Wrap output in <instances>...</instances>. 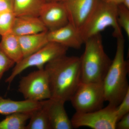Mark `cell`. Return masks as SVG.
I'll list each match as a JSON object with an SVG mask.
<instances>
[{
    "mask_svg": "<svg viewBox=\"0 0 129 129\" xmlns=\"http://www.w3.org/2000/svg\"><path fill=\"white\" fill-rule=\"evenodd\" d=\"M51 98L64 102L70 101L81 83L80 58L66 55L47 63Z\"/></svg>",
    "mask_w": 129,
    "mask_h": 129,
    "instance_id": "1",
    "label": "cell"
},
{
    "mask_svg": "<svg viewBox=\"0 0 129 129\" xmlns=\"http://www.w3.org/2000/svg\"><path fill=\"white\" fill-rule=\"evenodd\" d=\"M115 56L103 81L105 101L117 107L129 90V64L125 59L123 37L117 38Z\"/></svg>",
    "mask_w": 129,
    "mask_h": 129,
    "instance_id": "2",
    "label": "cell"
},
{
    "mask_svg": "<svg viewBox=\"0 0 129 129\" xmlns=\"http://www.w3.org/2000/svg\"><path fill=\"white\" fill-rule=\"evenodd\" d=\"M85 48L80 57L81 82H101L104 80L112 62L104 50L101 34L86 40Z\"/></svg>",
    "mask_w": 129,
    "mask_h": 129,
    "instance_id": "3",
    "label": "cell"
},
{
    "mask_svg": "<svg viewBox=\"0 0 129 129\" xmlns=\"http://www.w3.org/2000/svg\"><path fill=\"white\" fill-rule=\"evenodd\" d=\"M117 6L104 0H98L91 14L80 30L84 42L89 38L100 34L109 27L113 29L114 37H123L122 29L117 19Z\"/></svg>",
    "mask_w": 129,
    "mask_h": 129,
    "instance_id": "4",
    "label": "cell"
},
{
    "mask_svg": "<svg viewBox=\"0 0 129 129\" xmlns=\"http://www.w3.org/2000/svg\"><path fill=\"white\" fill-rule=\"evenodd\" d=\"M76 112H89L103 107L105 101L103 81L81 82L70 100Z\"/></svg>",
    "mask_w": 129,
    "mask_h": 129,
    "instance_id": "5",
    "label": "cell"
},
{
    "mask_svg": "<svg viewBox=\"0 0 129 129\" xmlns=\"http://www.w3.org/2000/svg\"><path fill=\"white\" fill-rule=\"evenodd\" d=\"M68 49L66 47L57 43L48 42L39 50L16 63L6 82L10 84L16 76L28 68L36 67L38 69L44 68L45 65L51 61L66 55Z\"/></svg>",
    "mask_w": 129,
    "mask_h": 129,
    "instance_id": "6",
    "label": "cell"
},
{
    "mask_svg": "<svg viewBox=\"0 0 129 129\" xmlns=\"http://www.w3.org/2000/svg\"><path fill=\"white\" fill-rule=\"evenodd\" d=\"M116 107L108 104L104 108L89 112H76L71 119L74 128L115 129L117 122Z\"/></svg>",
    "mask_w": 129,
    "mask_h": 129,
    "instance_id": "7",
    "label": "cell"
},
{
    "mask_svg": "<svg viewBox=\"0 0 129 129\" xmlns=\"http://www.w3.org/2000/svg\"><path fill=\"white\" fill-rule=\"evenodd\" d=\"M18 91L25 100L39 102L51 98L48 75L45 68L38 69L22 77Z\"/></svg>",
    "mask_w": 129,
    "mask_h": 129,
    "instance_id": "8",
    "label": "cell"
},
{
    "mask_svg": "<svg viewBox=\"0 0 129 129\" xmlns=\"http://www.w3.org/2000/svg\"><path fill=\"white\" fill-rule=\"evenodd\" d=\"M39 17L48 31L60 28L69 23L63 2H46L42 8Z\"/></svg>",
    "mask_w": 129,
    "mask_h": 129,
    "instance_id": "9",
    "label": "cell"
},
{
    "mask_svg": "<svg viewBox=\"0 0 129 129\" xmlns=\"http://www.w3.org/2000/svg\"><path fill=\"white\" fill-rule=\"evenodd\" d=\"M98 0H68L64 3L69 23L80 30L94 9Z\"/></svg>",
    "mask_w": 129,
    "mask_h": 129,
    "instance_id": "10",
    "label": "cell"
},
{
    "mask_svg": "<svg viewBox=\"0 0 129 129\" xmlns=\"http://www.w3.org/2000/svg\"><path fill=\"white\" fill-rule=\"evenodd\" d=\"M49 42H55L68 48L79 49L84 43L80 30L69 23L53 31H47Z\"/></svg>",
    "mask_w": 129,
    "mask_h": 129,
    "instance_id": "11",
    "label": "cell"
},
{
    "mask_svg": "<svg viewBox=\"0 0 129 129\" xmlns=\"http://www.w3.org/2000/svg\"><path fill=\"white\" fill-rule=\"evenodd\" d=\"M64 103L63 101L52 98L44 100L51 129L73 128L64 108Z\"/></svg>",
    "mask_w": 129,
    "mask_h": 129,
    "instance_id": "12",
    "label": "cell"
},
{
    "mask_svg": "<svg viewBox=\"0 0 129 129\" xmlns=\"http://www.w3.org/2000/svg\"><path fill=\"white\" fill-rule=\"evenodd\" d=\"M48 31L39 17H16L12 28V32L18 36L33 34Z\"/></svg>",
    "mask_w": 129,
    "mask_h": 129,
    "instance_id": "13",
    "label": "cell"
},
{
    "mask_svg": "<svg viewBox=\"0 0 129 129\" xmlns=\"http://www.w3.org/2000/svg\"><path fill=\"white\" fill-rule=\"evenodd\" d=\"M43 101L34 102L25 100L14 101L0 96V114L8 115L14 113L31 112L42 105Z\"/></svg>",
    "mask_w": 129,
    "mask_h": 129,
    "instance_id": "14",
    "label": "cell"
},
{
    "mask_svg": "<svg viewBox=\"0 0 129 129\" xmlns=\"http://www.w3.org/2000/svg\"><path fill=\"white\" fill-rule=\"evenodd\" d=\"M47 31L18 36L24 58L35 53L49 42Z\"/></svg>",
    "mask_w": 129,
    "mask_h": 129,
    "instance_id": "15",
    "label": "cell"
},
{
    "mask_svg": "<svg viewBox=\"0 0 129 129\" xmlns=\"http://www.w3.org/2000/svg\"><path fill=\"white\" fill-rule=\"evenodd\" d=\"M1 37L0 46L3 51L16 64L20 62L24 57L18 36L11 32Z\"/></svg>",
    "mask_w": 129,
    "mask_h": 129,
    "instance_id": "16",
    "label": "cell"
},
{
    "mask_svg": "<svg viewBox=\"0 0 129 129\" xmlns=\"http://www.w3.org/2000/svg\"><path fill=\"white\" fill-rule=\"evenodd\" d=\"M46 0H13V11L17 16L39 17Z\"/></svg>",
    "mask_w": 129,
    "mask_h": 129,
    "instance_id": "17",
    "label": "cell"
},
{
    "mask_svg": "<svg viewBox=\"0 0 129 129\" xmlns=\"http://www.w3.org/2000/svg\"><path fill=\"white\" fill-rule=\"evenodd\" d=\"M32 111L29 123L25 127V129H51L48 114L44 105Z\"/></svg>",
    "mask_w": 129,
    "mask_h": 129,
    "instance_id": "18",
    "label": "cell"
},
{
    "mask_svg": "<svg viewBox=\"0 0 129 129\" xmlns=\"http://www.w3.org/2000/svg\"><path fill=\"white\" fill-rule=\"evenodd\" d=\"M31 112L16 113L7 115L0 122V129H25L26 122L30 118Z\"/></svg>",
    "mask_w": 129,
    "mask_h": 129,
    "instance_id": "19",
    "label": "cell"
},
{
    "mask_svg": "<svg viewBox=\"0 0 129 129\" xmlns=\"http://www.w3.org/2000/svg\"><path fill=\"white\" fill-rule=\"evenodd\" d=\"M16 16L13 10L0 12V36L11 32Z\"/></svg>",
    "mask_w": 129,
    "mask_h": 129,
    "instance_id": "20",
    "label": "cell"
},
{
    "mask_svg": "<svg viewBox=\"0 0 129 129\" xmlns=\"http://www.w3.org/2000/svg\"><path fill=\"white\" fill-rule=\"evenodd\" d=\"M117 19L119 25L129 37V9L121 3L117 6Z\"/></svg>",
    "mask_w": 129,
    "mask_h": 129,
    "instance_id": "21",
    "label": "cell"
},
{
    "mask_svg": "<svg viewBox=\"0 0 129 129\" xmlns=\"http://www.w3.org/2000/svg\"><path fill=\"white\" fill-rule=\"evenodd\" d=\"M15 63L3 51L0 46V81L5 72L13 67Z\"/></svg>",
    "mask_w": 129,
    "mask_h": 129,
    "instance_id": "22",
    "label": "cell"
},
{
    "mask_svg": "<svg viewBox=\"0 0 129 129\" xmlns=\"http://www.w3.org/2000/svg\"><path fill=\"white\" fill-rule=\"evenodd\" d=\"M117 122L122 117L129 113V90L124 97L116 107Z\"/></svg>",
    "mask_w": 129,
    "mask_h": 129,
    "instance_id": "23",
    "label": "cell"
},
{
    "mask_svg": "<svg viewBox=\"0 0 129 129\" xmlns=\"http://www.w3.org/2000/svg\"><path fill=\"white\" fill-rule=\"evenodd\" d=\"M116 129H129V113L124 115L117 122Z\"/></svg>",
    "mask_w": 129,
    "mask_h": 129,
    "instance_id": "24",
    "label": "cell"
},
{
    "mask_svg": "<svg viewBox=\"0 0 129 129\" xmlns=\"http://www.w3.org/2000/svg\"><path fill=\"white\" fill-rule=\"evenodd\" d=\"M13 0H0V12L13 10Z\"/></svg>",
    "mask_w": 129,
    "mask_h": 129,
    "instance_id": "25",
    "label": "cell"
},
{
    "mask_svg": "<svg viewBox=\"0 0 129 129\" xmlns=\"http://www.w3.org/2000/svg\"><path fill=\"white\" fill-rule=\"evenodd\" d=\"M107 2L111 3L115 5H118L122 3V0H104Z\"/></svg>",
    "mask_w": 129,
    "mask_h": 129,
    "instance_id": "26",
    "label": "cell"
},
{
    "mask_svg": "<svg viewBox=\"0 0 129 129\" xmlns=\"http://www.w3.org/2000/svg\"><path fill=\"white\" fill-rule=\"evenodd\" d=\"M68 0H46V2H64Z\"/></svg>",
    "mask_w": 129,
    "mask_h": 129,
    "instance_id": "27",
    "label": "cell"
},
{
    "mask_svg": "<svg viewBox=\"0 0 129 129\" xmlns=\"http://www.w3.org/2000/svg\"><path fill=\"white\" fill-rule=\"evenodd\" d=\"M1 37V36H0V37Z\"/></svg>",
    "mask_w": 129,
    "mask_h": 129,
    "instance_id": "28",
    "label": "cell"
}]
</instances>
